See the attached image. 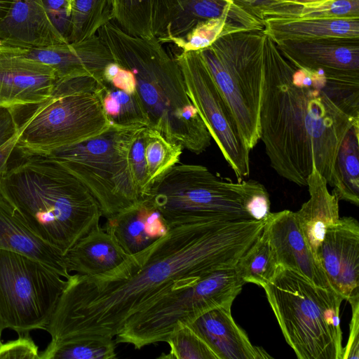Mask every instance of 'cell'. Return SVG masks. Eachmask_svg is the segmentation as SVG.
<instances>
[{"mask_svg": "<svg viewBox=\"0 0 359 359\" xmlns=\"http://www.w3.org/2000/svg\"><path fill=\"white\" fill-rule=\"evenodd\" d=\"M0 191L29 229L63 255L102 216L83 184L48 156H22L0 175Z\"/></svg>", "mask_w": 359, "mask_h": 359, "instance_id": "3", "label": "cell"}, {"mask_svg": "<svg viewBox=\"0 0 359 359\" xmlns=\"http://www.w3.org/2000/svg\"><path fill=\"white\" fill-rule=\"evenodd\" d=\"M213 18L226 19L236 31L264 29L262 19L233 0H152L153 35L161 43Z\"/></svg>", "mask_w": 359, "mask_h": 359, "instance_id": "12", "label": "cell"}, {"mask_svg": "<svg viewBox=\"0 0 359 359\" xmlns=\"http://www.w3.org/2000/svg\"><path fill=\"white\" fill-rule=\"evenodd\" d=\"M286 342L299 359H342L343 298L279 266L262 287Z\"/></svg>", "mask_w": 359, "mask_h": 359, "instance_id": "5", "label": "cell"}, {"mask_svg": "<svg viewBox=\"0 0 359 359\" xmlns=\"http://www.w3.org/2000/svg\"><path fill=\"white\" fill-rule=\"evenodd\" d=\"M244 284L233 267L164 293L130 316L115 336V342L135 349L165 342L179 323L189 324L208 311L231 306Z\"/></svg>", "mask_w": 359, "mask_h": 359, "instance_id": "8", "label": "cell"}, {"mask_svg": "<svg viewBox=\"0 0 359 359\" xmlns=\"http://www.w3.org/2000/svg\"><path fill=\"white\" fill-rule=\"evenodd\" d=\"M97 35L114 60L133 73L148 127L193 153L205 151L210 133L187 93L178 64L162 43L155 37L130 35L111 22Z\"/></svg>", "mask_w": 359, "mask_h": 359, "instance_id": "4", "label": "cell"}, {"mask_svg": "<svg viewBox=\"0 0 359 359\" xmlns=\"http://www.w3.org/2000/svg\"><path fill=\"white\" fill-rule=\"evenodd\" d=\"M114 18L113 0H73L69 43L95 34Z\"/></svg>", "mask_w": 359, "mask_h": 359, "instance_id": "31", "label": "cell"}, {"mask_svg": "<svg viewBox=\"0 0 359 359\" xmlns=\"http://www.w3.org/2000/svg\"><path fill=\"white\" fill-rule=\"evenodd\" d=\"M273 4H294L303 5L323 2L327 0H268Z\"/></svg>", "mask_w": 359, "mask_h": 359, "instance_id": "44", "label": "cell"}, {"mask_svg": "<svg viewBox=\"0 0 359 359\" xmlns=\"http://www.w3.org/2000/svg\"><path fill=\"white\" fill-rule=\"evenodd\" d=\"M144 141L148 172L152 185L155 180L179 162L184 148L149 127L144 129Z\"/></svg>", "mask_w": 359, "mask_h": 359, "instance_id": "33", "label": "cell"}, {"mask_svg": "<svg viewBox=\"0 0 359 359\" xmlns=\"http://www.w3.org/2000/svg\"><path fill=\"white\" fill-rule=\"evenodd\" d=\"M0 249L35 259L53 269L67 280L71 276L62 252L32 232L1 191Z\"/></svg>", "mask_w": 359, "mask_h": 359, "instance_id": "23", "label": "cell"}, {"mask_svg": "<svg viewBox=\"0 0 359 359\" xmlns=\"http://www.w3.org/2000/svg\"><path fill=\"white\" fill-rule=\"evenodd\" d=\"M103 228L129 255L144 250L169 229L148 197L135 206L107 217Z\"/></svg>", "mask_w": 359, "mask_h": 359, "instance_id": "21", "label": "cell"}, {"mask_svg": "<svg viewBox=\"0 0 359 359\" xmlns=\"http://www.w3.org/2000/svg\"><path fill=\"white\" fill-rule=\"evenodd\" d=\"M101 97L104 112L111 124L149 126L147 113L137 92L128 93L104 83L101 88Z\"/></svg>", "mask_w": 359, "mask_h": 359, "instance_id": "29", "label": "cell"}, {"mask_svg": "<svg viewBox=\"0 0 359 359\" xmlns=\"http://www.w3.org/2000/svg\"><path fill=\"white\" fill-rule=\"evenodd\" d=\"M4 330V328L3 327L1 320L0 319V345L2 344L1 337H2V333H3Z\"/></svg>", "mask_w": 359, "mask_h": 359, "instance_id": "46", "label": "cell"}, {"mask_svg": "<svg viewBox=\"0 0 359 359\" xmlns=\"http://www.w3.org/2000/svg\"><path fill=\"white\" fill-rule=\"evenodd\" d=\"M130 256L98 224L80 238L64 258L69 273L102 277L112 273Z\"/></svg>", "mask_w": 359, "mask_h": 359, "instance_id": "22", "label": "cell"}, {"mask_svg": "<svg viewBox=\"0 0 359 359\" xmlns=\"http://www.w3.org/2000/svg\"><path fill=\"white\" fill-rule=\"evenodd\" d=\"M236 31L224 18H213L198 23L187 34L172 39L182 51L200 50L210 46L220 36Z\"/></svg>", "mask_w": 359, "mask_h": 359, "instance_id": "35", "label": "cell"}, {"mask_svg": "<svg viewBox=\"0 0 359 359\" xmlns=\"http://www.w3.org/2000/svg\"><path fill=\"white\" fill-rule=\"evenodd\" d=\"M57 79L53 67L0 41V107L37 105L50 95Z\"/></svg>", "mask_w": 359, "mask_h": 359, "instance_id": "14", "label": "cell"}, {"mask_svg": "<svg viewBox=\"0 0 359 359\" xmlns=\"http://www.w3.org/2000/svg\"><path fill=\"white\" fill-rule=\"evenodd\" d=\"M114 18L130 35L154 38L152 32V0H113Z\"/></svg>", "mask_w": 359, "mask_h": 359, "instance_id": "32", "label": "cell"}, {"mask_svg": "<svg viewBox=\"0 0 359 359\" xmlns=\"http://www.w3.org/2000/svg\"><path fill=\"white\" fill-rule=\"evenodd\" d=\"M142 128L111 123L100 135L47 156L83 184L97 201L102 216L107 218L143 200L134 183L128 161L131 144Z\"/></svg>", "mask_w": 359, "mask_h": 359, "instance_id": "7", "label": "cell"}, {"mask_svg": "<svg viewBox=\"0 0 359 359\" xmlns=\"http://www.w3.org/2000/svg\"><path fill=\"white\" fill-rule=\"evenodd\" d=\"M264 32L276 42L327 37L359 38V18L264 19Z\"/></svg>", "mask_w": 359, "mask_h": 359, "instance_id": "25", "label": "cell"}, {"mask_svg": "<svg viewBox=\"0 0 359 359\" xmlns=\"http://www.w3.org/2000/svg\"><path fill=\"white\" fill-rule=\"evenodd\" d=\"M238 4L248 8L259 18L263 19L262 11L273 4L268 0H233Z\"/></svg>", "mask_w": 359, "mask_h": 359, "instance_id": "43", "label": "cell"}, {"mask_svg": "<svg viewBox=\"0 0 359 359\" xmlns=\"http://www.w3.org/2000/svg\"><path fill=\"white\" fill-rule=\"evenodd\" d=\"M39 353L29 333L0 345V359H40Z\"/></svg>", "mask_w": 359, "mask_h": 359, "instance_id": "39", "label": "cell"}, {"mask_svg": "<svg viewBox=\"0 0 359 359\" xmlns=\"http://www.w3.org/2000/svg\"><path fill=\"white\" fill-rule=\"evenodd\" d=\"M231 306L205 312L189 323L212 350L218 359L271 358L264 349L254 346L236 323Z\"/></svg>", "mask_w": 359, "mask_h": 359, "instance_id": "20", "label": "cell"}, {"mask_svg": "<svg viewBox=\"0 0 359 359\" xmlns=\"http://www.w3.org/2000/svg\"><path fill=\"white\" fill-rule=\"evenodd\" d=\"M67 280L30 257L0 249V319L18 335L45 330Z\"/></svg>", "mask_w": 359, "mask_h": 359, "instance_id": "10", "label": "cell"}, {"mask_svg": "<svg viewBox=\"0 0 359 359\" xmlns=\"http://www.w3.org/2000/svg\"><path fill=\"white\" fill-rule=\"evenodd\" d=\"M309 199L294 212L302 231L316 255L327 228L339 217V200L330 193L324 177L313 167L307 185Z\"/></svg>", "mask_w": 359, "mask_h": 359, "instance_id": "24", "label": "cell"}, {"mask_svg": "<svg viewBox=\"0 0 359 359\" xmlns=\"http://www.w3.org/2000/svg\"><path fill=\"white\" fill-rule=\"evenodd\" d=\"M0 41L26 49L69 43L52 22L42 0H14L0 24Z\"/></svg>", "mask_w": 359, "mask_h": 359, "instance_id": "19", "label": "cell"}, {"mask_svg": "<svg viewBox=\"0 0 359 359\" xmlns=\"http://www.w3.org/2000/svg\"><path fill=\"white\" fill-rule=\"evenodd\" d=\"M18 133L7 142L0 147V175L8 168V161L15 149L18 140Z\"/></svg>", "mask_w": 359, "mask_h": 359, "instance_id": "42", "label": "cell"}, {"mask_svg": "<svg viewBox=\"0 0 359 359\" xmlns=\"http://www.w3.org/2000/svg\"><path fill=\"white\" fill-rule=\"evenodd\" d=\"M142 128L133 140L128 153L132 177L142 198L149 196L151 183L145 156L144 129Z\"/></svg>", "mask_w": 359, "mask_h": 359, "instance_id": "37", "label": "cell"}, {"mask_svg": "<svg viewBox=\"0 0 359 359\" xmlns=\"http://www.w3.org/2000/svg\"><path fill=\"white\" fill-rule=\"evenodd\" d=\"M165 342L170 347L163 359H218L217 355L189 324L179 323Z\"/></svg>", "mask_w": 359, "mask_h": 359, "instance_id": "34", "label": "cell"}, {"mask_svg": "<svg viewBox=\"0 0 359 359\" xmlns=\"http://www.w3.org/2000/svg\"><path fill=\"white\" fill-rule=\"evenodd\" d=\"M264 29L227 33L210 47L259 117L264 77Z\"/></svg>", "mask_w": 359, "mask_h": 359, "instance_id": "13", "label": "cell"}, {"mask_svg": "<svg viewBox=\"0 0 359 359\" xmlns=\"http://www.w3.org/2000/svg\"><path fill=\"white\" fill-rule=\"evenodd\" d=\"M292 69L265 32L260 140L280 177L306 186L315 165L329 185L341 143L359 118L345 114L322 90L294 85Z\"/></svg>", "mask_w": 359, "mask_h": 359, "instance_id": "2", "label": "cell"}, {"mask_svg": "<svg viewBox=\"0 0 359 359\" xmlns=\"http://www.w3.org/2000/svg\"><path fill=\"white\" fill-rule=\"evenodd\" d=\"M262 17L263 19L359 18V0H327L303 5L273 4L262 11Z\"/></svg>", "mask_w": 359, "mask_h": 359, "instance_id": "27", "label": "cell"}, {"mask_svg": "<svg viewBox=\"0 0 359 359\" xmlns=\"http://www.w3.org/2000/svg\"><path fill=\"white\" fill-rule=\"evenodd\" d=\"M295 67L359 72V38L327 37L276 43Z\"/></svg>", "mask_w": 359, "mask_h": 359, "instance_id": "18", "label": "cell"}, {"mask_svg": "<svg viewBox=\"0 0 359 359\" xmlns=\"http://www.w3.org/2000/svg\"><path fill=\"white\" fill-rule=\"evenodd\" d=\"M333 291L348 302L359 298V224L339 218L330 226L316 252Z\"/></svg>", "mask_w": 359, "mask_h": 359, "instance_id": "15", "label": "cell"}, {"mask_svg": "<svg viewBox=\"0 0 359 359\" xmlns=\"http://www.w3.org/2000/svg\"><path fill=\"white\" fill-rule=\"evenodd\" d=\"M329 185L339 201L359 205V121L353 123L341 143Z\"/></svg>", "mask_w": 359, "mask_h": 359, "instance_id": "26", "label": "cell"}, {"mask_svg": "<svg viewBox=\"0 0 359 359\" xmlns=\"http://www.w3.org/2000/svg\"><path fill=\"white\" fill-rule=\"evenodd\" d=\"M147 197L168 227L199 219H252L236 182L201 165L177 163L154 182Z\"/></svg>", "mask_w": 359, "mask_h": 359, "instance_id": "9", "label": "cell"}, {"mask_svg": "<svg viewBox=\"0 0 359 359\" xmlns=\"http://www.w3.org/2000/svg\"><path fill=\"white\" fill-rule=\"evenodd\" d=\"M22 49L27 57L53 67L57 79L90 76L104 83V69L114 61L97 34L79 42Z\"/></svg>", "mask_w": 359, "mask_h": 359, "instance_id": "17", "label": "cell"}, {"mask_svg": "<svg viewBox=\"0 0 359 359\" xmlns=\"http://www.w3.org/2000/svg\"><path fill=\"white\" fill-rule=\"evenodd\" d=\"M264 221L199 219L169 227L107 276L71 275L46 327L57 342L113 338L127 319L161 294L234 267Z\"/></svg>", "mask_w": 359, "mask_h": 359, "instance_id": "1", "label": "cell"}, {"mask_svg": "<svg viewBox=\"0 0 359 359\" xmlns=\"http://www.w3.org/2000/svg\"><path fill=\"white\" fill-rule=\"evenodd\" d=\"M278 267L264 230L234 266L236 273L245 283H251L260 287H263L274 277Z\"/></svg>", "mask_w": 359, "mask_h": 359, "instance_id": "28", "label": "cell"}, {"mask_svg": "<svg viewBox=\"0 0 359 359\" xmlns=\"http://www.w3.org/2000/svg\"><path fill=\"white\" fill-rule=\"evenodd\" d=\"M263 230L280 266L300 274L317 286L332 290L316 253L301 230L294 212L285 210L270 212Z\"/></svg>", "mask_w": 359, "mask_h": 359, "instance_id": "16", "label": "cell"}, {"mask_svg": "<svg viewBox=\"0 0 359 359\" xmlns=\"http://www.w3.org/2000/svg\"><path fill=\"white\" fill-rule=\"evenodd\" d=\"M352 317L349 327V337L345 348H343L342 359L359 358V298L349 302Z\"/></svg>", "mask_w": 359, "mask_h": 359, "instance_id": "40", "label": "cell"}, {"mask_svg": "<svg viewBox=\"0 0 359 359\" xmlns=\"http://www.w3.org/2000/svg\"><path fill=\"white\" fill-rule=\"evenodd\" d=\"M236 185L243 207L250 217L257 221L265 220L271 212L269 195L265 187L254 180H242Z\"/></svg>", "mask_w": 359, "mask_h": 359, "instance_id": "36", "label": "cell"}, {"mask_svg": "<svg viewBox=\"0 0 359 359\" xmlns=\"http://www.w3.org/2000/svg\"><path fill=\"white\" fill-rule=\"evenodd\" d=\"M14 108L0 107V147L15 136L19 128Z\"/></svg>", "mask_w": 359, "mask_h": 359, "instance_id": "41", "label": "cell"}, {"mask_svg": "<svg viewBox=\"0 0 359 359\" xmlns=\"http://www.w3.org/2000/svg\"><path fill=\"white\" fill-rule=\"evenodd\" d=\"M14 0H0V24L8 14Z\"/></svg>", "mask_w": 359, "mask_h": 359, "instance_id": "45", "label": "cell"}, {"mask_svg": "<svg viewBox=\"0 0 359 359\" xmlns=\"http://www.w3.org/2000/svg\"><path fill=\"white\" fill-rule=\"evenodd\" d=\"M116 342L113 338L90 337L49 342L39 353L40 359H114Z\"/></svg>", "mask_w": 359, "mask_h": 359, "instance_id": "30", "label": "cell"}, {"mask_svg": "<svg viewBox=\"0 0 359 359\" xmlns=\"http://www.w3.org/2000/svg\"><path fill=\"white\" fill-rule=\"evenodd\" d=\"M187 93L238 181L250 175V151L233 114L222 97L199 50L182 51L175 57Z\"/></svg>", "mask_w": 359, "mask_h": 359, "instance_id": "11", "label": "cell"}, {"mask_svg": "<svg viewBox=\"0 0 359 359\" xmlns=\"http://www.w3.org/2000/svg\"><path fill=\"white\" fill-rule=\"evenodd\" d=\"M56 29L69 43L72 30L73 0H42Z\"/></svg>", "mask_w": 359, "mask_h": 359, "instance_id": "38", "label": "cell"}, {"mask_svg": "<svg viewBox=\"0 0 359 359\" xmlns=\"http://www.w3.org/2000/svg\"><path fill=\"white\" fill-rule=\"evenodd\" d=\"M104 84L90 76L57 79L50 95L19 125L15 149L22 156H47L106 131Z\"/></svg>", "mask_w": 359, "mask_h": 359, "instance_id": "6", "label": "cell"}]
</instances>
